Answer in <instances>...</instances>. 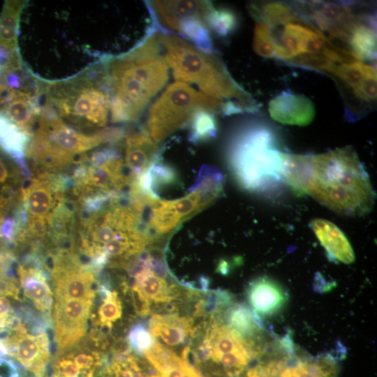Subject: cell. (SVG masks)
Listing matches in <instances>:
<instances>
[{
	"mask_svg": "<svg viewBox=\"0 0 377 377\" xmlns=\"http://www.w3.org/2000/svg\"><path fill=\"white\" fill-rule=\"evenodd\" d=\"M276 58L288 61L302 54H322L327 38L307 25L289 22L274 36Z\"/></svg>",
	"mask_w": 377,
	"mask_h": 377,
	"instance_id": "7c38bea8",
	"label": "cell"
},
{
	"mask_svg": "<svg viewBox=\"0 0 377 377\" xmlns=\"http://www.w3.org/2000/svg\"><path fill=\"white\" fill-rule=\"evenodd\" d=\"M149 377H162V376L159 374L151 373Z\"/></svg>",
	"mask_w": 377,
	"mask_h": 377,
	"instance_id": "f6af8a7d",
	"label": "cell"
},
{
	"mask_svg": "<svg viewBox=\"0 0 377 377\" xmlns=\"http://www.w3.org/2000/svg\"><path fill=\"white\" fill-rule=\"evenodd\" d=\"M10 260L11 258L9 255H4L0 252V278L6 274Z\"/></svg>",
	"mask_w": 377,
	"mask_h": 377,
	"instance_id": "b9f144b4",
	"label": "cell"
},
{
	"mask_svg": "<svg viewBox=\"0 0 377 377\" xmlns=\"http://www.w3.org/2000/svg\"><path fill=\"white\" fill-rule=\"evenodd\" d=\"M251 15L257 22H262L271 29L300 18L295 7L282 2L269 1L263 3H252L249 6Z\"/></svg>",
	"mask_w": 377,
	"mask_h": 377,
	"instance_id": "4316f807",
	"label": "cell"
},
{
	"mask_svg": "<svg viewBox=\"0 0 377 377\" xmlns=\"http://www.w3.org/2000/svg\"><path fill=\"white\" fill-rule=\"evenodd\" d=\"M144 354L147 361L159 374L172 368L182 367L186 364V361L175 351L157 341H154Z\"/></svg>",
	"mask_w": 377,
	"mask_h": 377,
	"instance_id": "f1b7e54d",
	"label": "cell"
},
{
	"mask_svg": "<svg viewBox=\"0 0 377 377\" xmlns=\"http://www.w3.org/2000/svg\"><path fill=\"white\" fill-rule=\"evenodd\" d=\"M25 265H20L18 274L24 295L40 311L50 313L53 300L47 283V274L40 261L35 257L25 258Z\"/></svg>",
	"mask_w": 377,
	"mask_h": 377,
	"instance_id": "2e32d148",
	"label": "cell"
},
{
	"mask_svg": "<svg viewBox=\"0 0 377 377\" xmlns=\"http://www.w3.org/2000/svg\"><path fill=\"white\" fill-rule=\"evenodd\" d=\"M274 131L254 124L237 134L229 149V163L242 187L261 193L272 189L283 179L282 152L276 147Z\"/></svg>",
	"mask_w": 377,
	"mask_h": 377,
	"instance_id": "5b68a950",
	"label": "cell"
},
{
	"mask_svg": "<svg viewBox=\"0 0 377 377\" xmlns=\"http://www.w3.org/2000/svg\"><path fill=\"white\" fill-rule=\"evenodd\" d=\"M105 363L96 351L73 350L57 357L52 377H98Z\"/></svg>",
	"mask_w": 377,
	"mask_h": 377,
	"instance_id": "ac0fdd59",
	"label": "cell"
},
{
	"mask_svg": "<svg viewBox=\"0 0 377 377\" xmlns=\"http://www.w3.org/2000/svg\"><path fill=\"white\" fill-rule=\"evenodd\" d=\"M12 334L4 339L8 355L15 357L35 377H43L50 360V343L45 332L29 334L17 320Z\"/></svg>",
	"mask_w": 377,
	"mask_h": 377,
	"instance_id": "30bf717a",
	"label": "cell"
},
{
	"mask_svg": "<svg viewBox=\"0 0 377 377\" xmlns=\"http://www.w3.org/2000/svg\"><path fill=\"white\" fill-rule=\"evenodd\" d=\"M43 109L26 156L45 170L64 169L77 155L103 143L117 142L123 136L120 128H106L94 134L81 133L67 125L50 108L45 106Z\"/></svg>",
	"mask_w": 377,
	"mask_h": 377,
	"instance_id": "277c9868",
	"label": "cell"
},
{
	"mask_svg": "<svg viewBox=\"0 0 377 377\" xmlns=\"http://www.w3.org/2000/svg\"><path fill=\"white\" fill-rule=\"evenodd\" d=\"M31 140V135L0 113V147L20 166L25 180L29 181L31 172L26 162V154Z\"/></svg>",
	"mask_w": 377,
	"mask_h": 377,
	"instance_id": "603a6c76",
	"label": "cell"
},
{
	"mask_svg": "<svg viewBox=\"0 0 377 377\" xmlns=\"http://www.w3.org/2000/svg\"><path fill=\"white\" fill-rule=\"evenodd\" d=\"M333 75L339 78L348 87H357L365 78L366 64L362 61L352 64H340L337 66Z\"/></svg>",
	"mask_w": 377,
	"mask_h": 377,
	"instance_id": "d590c367",
	"label": "cell"
},
{
	"mask_svg": "<svg viewBox=\"0 0 377 377\" xmlns=\"http://www.w3.org/2000/svg\"><path fill=\"white\" fill-rule=\"evenodd\" d=\"M376 80L365 78L357 87L353 89V94L360 100L373 102L376 99Z\"/></svg>",
	"mask_w": 377,
	"mask_h": 377,
	"instance_id": "74e56055",
	"label": "cell"
},
{
	"mask_svg": "<svg viewBox=\"0 0 377 377\" xmlns=\"http://www.w3.org/2000/svg\"><path fill=\"white\" fill-rule=\"evenodd\" d=\"M94 75L53 84L45 106L78 128L105 126L110 112V90L105 71Z\"/></svg>",
	"mask_w": 377,
	"mask_h": 377,
	"instance_id": "8992f818",
	"label": "cell"
},
{
	"mask_svg": "<svg viewBox=\"0 0 377 377\" xmlns=\"http://www.w3.org/2000/svg\"><path fill=\"white\" fill-rule=\"evenodd\" d=\"M179 33L187 36L200 50L214 54V48L209 29L203 20L191 18L183 21Z\"/></svg>",
	"mask_w": 377,
	"mask_h": 377,
	"instance_id": "4dcf8cb0",
	"label": "cell"
},
{
	"mask_svg": "<svg viewBox=\"0 0 377 377\" xmlns=\"http://www.w3.org/2000/svg\"><path fill=\"white\" fill-rule=\"evenodd\" d=\"M283 182L306 193L330 210L361 216L376 198L369 175L350 147L321 154L282 153Z\"/></svg>",
	"mask_w": 377,
	"mask_h": 377,
	"instance_id": "6da1fadb",
	"label": "cell"
},
{
	"mask_svg": "<svg viewBox=\"0 0 377 377\" xmlns=\"http://www.w3.org/2000/svg\"><path fill=\"white\" fill-rule=\"evenodd\" d=\"M98 290L103 300L98 310V323L104 329L110 330L121 316V301L117 293L111 291L106 285H101Z\"/></svg>",
	"mask_w": 377,
	"mask_h": 377,
	"instance_id": "f546056e",
	"label": "cell"
},
{
	"mask_svg": "<svg viewBox=\"0 0 377 377\" xmlns=\"http://www.w3.org/2000/svg\"><path fill=\"white\" fill-rule=\"evenodd\" d=\"M253 50L256 53L265 58L276 57V41L272 29L262 22H257L255 26Z\"/></svg>",
	"mask_w": 377,
	"mask_h": 377,
	"instance_id": "836d02e7",
	"label": "cell"
},
{
	"mask_svg": "<svg viewBox=\"0 0 377 377\" xmlns=\"http://www.w3.org/2000/svg\"><path fill=\"white\" fill-rule=\"evenodd\" d=\"M29 181L22 189V206L27 216L23 232L38 236L45 232L54 212L64 200L65 190L73 186V183L69 177L45 172Z\"/></svg>",
	"mask_w": 377,
	"mask_h": 377,
	"instance_id": "9c48e42d",
	"label": "cell"
},
{
	"mask_svg": "<svg viewBox=\"0 0 377 377\" xmlns=\"http://www.w3.org/2000/svg\"><path fill=\"white\" fill-rule=\"evenodd\" d=\"M164 59L176 80L195 84L207 96L237 103L246 112L258 110L251 96L232 77L222 60L175 35L158 32Z\"/></svg>",
	"mask_w": 377,
	"mask_h": 377,
	"instance_id": "3957f363",
	"label": "cell"
},
{
	"mask_svg": "<svg viewBox=\"0 0 377 377\" xmlns=\"http://www.w3.org/2000/svg\"><path fill=\"white\" fill-rule=\"evenodd\" d=\"M8 177V169L0 158V184L4 183L7 180Z\"/></svg>",
	"mask_w": 377,
	"mask_h": 377,
	"instance_id": "ee69618b",
	"label": "cell"
},
{
	"mask_svg": "<svg viewBox=\"0 0 377 377\" xmlns=\"http://www.w3.org/2000/svg\"><path fill=\"white\" fill-rule=\"evenodd\" d=\"M205 23L218 36L226 37L232 34L239 25L237 14L229 8H214L207 14Z\"/></svg>",
	"mask_w": 377,
	"mask_h": 377,
	"instance_id": "1f68e13d",
	"label": "cell"
},
{
	"mask_svg": "<svg viewBox=\"0 0 377 377\" xmlns=\"http://www.w3.org/2000/svg\"><path fill=\"white\" fill-rule=\"evenodd\" d=\"M246 297L251 310L260 317H269L285 306L288 295L283 287L269 277L253 280L246 289Z\"/></svg>",
	"mask_w": 377,
	"mask_h": 377,
	"instance_id": "e0dca14e",
	"label": "cell"
},
{
	"mask_svg": "<svg viewBox=\"0 0 377 377\" xmlns=\"http://www.w3.org/2000/svg\"><path fill=\"white\" fill-rule=\"evenodd\" d=\"M161 50L156 31L129 52L109 60L105 73L112 122L136 120L165 84L169 66Z\"/></svg>",
	"mask_w": 377,
	"mask_h": 377,
	"instance_id": "7a4b0ae2",
	"label": "cell"
},
{
	"mask_svg": "<svg viewBox=\"0 0 377 377\" xmlns=\"http://www.w3.org/2000/svg\"><path fill=\"white\" fill-rule=\"evenodd\" d=\"M13 309L9 300L3 295H0V316L13 313Z\"/></svg>",
	"mask_w": 377,
	"mask_h": 377,
	"instance_id": "60d3db41",
	"label": "cell"
},
{
	"mask_svg": "<svg viewBox=\"0 0 377 377\" xmlns=\"http://www.w3.org/2000/svg\"><path fill=\"white\" fill-rule=\"evenodd\" d=\"M348 45L361 61L376 59V31L374 15H363L353 28Z\"/></svg>",
	"mask_w": 377,
	"mask_h": 377,
	"instance_id": "d4e9b609",
	"label": "cell"
},
{
	"mask_svg": "<svg viewBox=\"0 0 377 377\" xmlns=\"http://www.w3.org/2000/svg\"><path fill=\"white\" fill-rule=\"evenodd\" d=\"M8 204L7 198L0 195V229L1 224L4 220V215L6 213V207Z\"/></svg>",
	"mask_w": 377,
	"mask_h": 377,
	"instance_id": "7bdbcfd3",
	"label": "cell"
},
{
	"mask_svg": "<svg viewBox=\"0 0 377 377\" xmlns=\"http://www.w3.org/2000/svg\"><path fill=\"white\" fill-rule=\"evenodd\" d=\"M151 255L148 253L145 267L131 276L134 279L132 290L137 291L152 304L169 305L180 295L177 286L156 274L151 268Z\"/></svg>",
	"mask_w": 377,
	"mask_h": 377,
	"instance_id": "ffe728a7",
	"label": "cell"
},
{
	"mask_svg": "<svg viewBox=\"0 0 377 377\" xmlns=\"http://www.w3.org/2000/svg\"><path fill=\"white\" fill-rule=\"evenodd\" d=\"M311 226L331 260L345 264L354 262L351 245L336 225L325 219H314Z\"/></svg>",
	"mask_w": 377,
	"mask_h": 377,
	"instance_id": "7402d4cb",
	"label": "cell"
},
{
	"mask_svg": "<svg viewBox=\"0 0 377 377\" xmlns=\"http://www.w3.org/2000/svg\"><path fill=\"white\" fill-rule=\"evenodd\" d=\"M0 235L8 241L13 240L17 235V223L14 217L4 219L1 226Z\"/></svg>",
	"mask_w": 377,
	"mask_h": 377,
	"instance_id": "f35d334b",
	"label": "cell"
},
{
	"mask_svg": "<svg viewBox=\"0 0 377 377\" xmlns=\"http://www.w3.org/2000/svg\"><path fill=\"white\" fill-rule=\"evenodd\" d=\"M197 327L193 318L180 316L175 312L153 314L149 322V330L152 337L170 347L180 346L186 339H191Z\"/></svg>",
	"mask_w": 377,
	"mask_h": 377,
	"instance_id": "d6986e66",
	"label": "cell"
},
{
	"mask_svg": "<svg viewBox=\"0 0 377 377\" xmlns=\"http://www.w3.org/2000/svg\"><path fill=\"white\" fill-rule=\"evenodd\" d=\"M152 14L165 28L177 31L182 22L191 18L205 22L212 5L205 1H153L149 3Z\"/></svg>",
	"mask_w": 377,
	"mask_h": 377,
	"instance_id": "9a60e30c",
	"label": "cell"
},
{
	"mask_svg": "<svg viewBox=\"0 0 377 377\" xmlns=\"http://www.w3.org/2000/svg\"><path fill=\"white\" fill-rule=\"evenodd\" d=\"M55 297L93 301L95 297L94 272L76 263H57L53 269Z\"/></svg>",
	"mask_w": 377,
	"mask_h": 377,
	"instance_id": "4fadbf2b",
	"label": "cell"
},
{
	"mask_svg": "<svg viewBox=\"0 0 377 377\" xmlns=\"http://www.w3.org/2000/svg\"><path fill=\"white\" fill-rule=\"evenodd\" d=\"M120 154L113 147H106L79 159L71 177L75 193L82 198L103 195L119 197L121 190L133 181L125 170Z\"/></svg>",
	"mask_w": 377,
	"mask_h": 377,
	"instance_id": "ba28073f",
	"label": "cell"
},
{
	"mask_svg": "<svg viewBox=\"0 0 377 377\" xmlns=\"http://www.w3.org/2000/svg\"><path fill=\"white\" fill-rule=\"evenodd\" d=\"M152 369L147 361L124 352L106 363L98 377H149Z\"/></svg>",
	"mask_w": 377,
	"mask_h": 377,
	"instance_id": "484cf974",
	"label": "cell"
},
{
	"mask_svg": "<svg viewBox=\"0 0 377 377\" xmlns=\"http://www.w3.org/2000/svg\"><path fill=\"white\" fill-rule=\"evenodd\" d=\"M223 320L244 338L263 341V325L260 318L246 305L234 304L221 316Z\"/></svg>",
	"mask_w": 377,
	"mask_h": 377,
	"instance_id": "cb8c5ba5",
	"label": "cell"
},
{
	"mask_svg": "<svg viewBox=\"0 0 377 377\" xmlns=\"http://www.w3.org/2000/svg\"><path fill=\"white\" fill-rule=\"evenodd\" d=\"M22 1H10L4 3L0 15V45L16 51Z\"/></svg>",
	"mask_w": 377,
	"mask_h": 377,
	"instance_id": "83f0119b",
	"label": "cell"
},
{
	"mask_svg": "<svg viewBox=\"0 0 377 377\" xmlns=\"http://www.w3.org/2000/svg\"><path fill=\"white\" fill-rule=\"evenodd\" d=\"M301 68L333 75L337 65L323 54H302L287 61Z\"/></svg>",
	"mask_w": 377,
	"mask_h": 377,
	"instance_id": "e575fe53",
	"label": "cell"
},
{
	"mask_svg": "<svg viewBox=\"0 0 377 377\" xmlns=\"http://www.w3.org/2000/svg\"><path fill=\"white\" fill-rule=\"evenodd\" d=\"M271 117L283 124L304 126L309 125L316 114L312 101L303 94L283 91L269 103Z\"/></svg>",
	"mask_w": 377,
	"mask_h": 377,
	"instance_id": "5bb4252c",
	"label": "cell"
},
{
	"mask_svg": "<svg viewBox=\"0 0 377 377\" xmlns=\"http://www.w3.org/2000/svg\"><path fill=\"white\" fill-rule=\"evenodd\" d=\"M158 154V145L147 133H134L126 138L124 163L133 180L150 169Z\"/></svg>",
	"mask_w": 377,
	"mask_h": 377,
	"instance_id": "44dd1931",
	"label": "cell"
},
{
	"mask_svg": "<svg viewBox=\"0 0 377 377\" xmlns=\"http://www.w3.org/2000/svg\"><path fill=\"white\" fill-rule=\"evenodd\" d=\"M190 140L199 142L213 138L217 131L216 120L212 112L201 110L193 116L190 124Z\"/></svg>",
	"mask_w": 377,
	"mask_h": 377,
	"instance_id": "d6a6232c",
	"label": "cell"
},
{
	"mask_svg": "<svg viewBox=\"0 0 377 377\" xmlns=\"http://www.w3.org/2000/svg\"><path fill=\"white\" fill-rule=\"evenodd\" d=\"M201 110L232 114L237 113V107L235 102L209 97L184 82H176L169 85L151 106L147 119V133L158 142L189 124L194 114Z\"/></svg>",
	"mask_w": 377,
	"mask_h": 377,
	"instance_id": "52a82bcc",
	"label": "cell"
},
{
	"mask_svg": "<svg viewBox=\"0 0 377 377\" xmlns=\"http://www.w3.org/2000/svg\"><path fill=\"white\" fill-rule=\"evenodd\" d=\"M93 301L56 297L54 338L60 351L71 348L85 334Z\"/></svg>",
	"mask_w": 377,
	"mask_h": 377,
	"instance_id": "8fae6325",
	"label": "cell"
},
{
	"mask_svg": "<svg viewBox=\"0 0 377 377\" xmlns=\"http://www.w3.org/2000/svg\"><path fill=\"white\" fill-rule=\"evenodd\" d=\"M0 377H20L18 369L11 360L0 357Z\"/></svg>",
	"mask_w": 377,
	"mask_h": 377,
	"instance_id": "ab89813d",
	"label": "cell"
},
{
	"mask_svg": "<svg viewBox=\"0 0 377 377\" xmlns=\"http://www.w3.org/2000/svg\"><path fill=\"white\" fill-rule=\"evenodd\" d=\"M128 343L137 355H141L152 345L154 339L142 324L134 325L128 335Z\"/></svg>",
	"mask_w": 377,
	"mask_h": 377,
	"instance_id": "8d00e7d4",
	"label": "cell"
}]
</instances>
